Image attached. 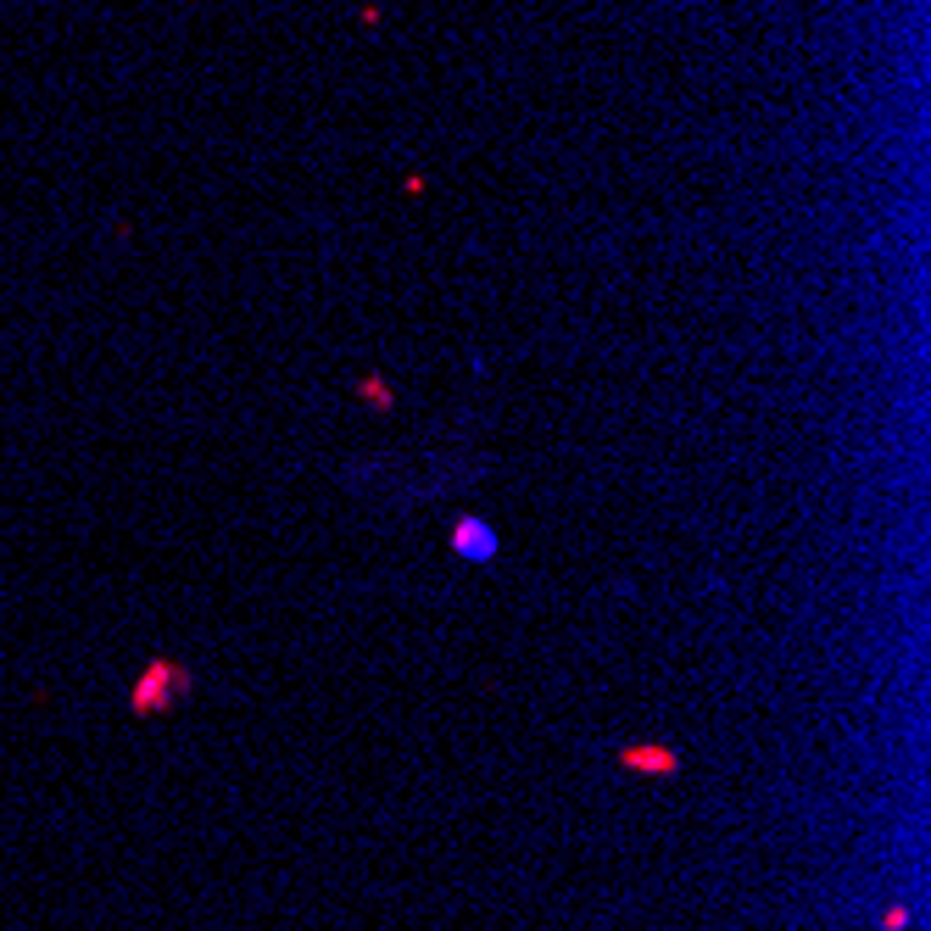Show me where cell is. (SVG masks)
<instances>
[{"instance_id":"1","label":"cell","mask_w":931,"mask_h":931,"mask_svg":"<svg viewBox=\"0 0 931 931\" xmlns=\"http://www.w3.org/2000/svg\"><path fill=\"white\" fill-rule=\"evenodd\" d=\"M179 692H191V669H173V664H157L140 687H135V709L140 714H157L168 703H179Z\"/></svg>"},{"instance_id":"2","label":"cell","mask_w":931,"mask_h":931,"mask_svg":"<svg viewBox=\"0 0 931 931\" xmlns=\"http://www.w3.org/2000/svg\"><path fill=\"white\" fill-rule=\"evenodd\" d=\"M452 547L469 558V564H491V558H496V530L480 525V519H463V525L452 530Z\"/></svg>"},{"instance_id":"3","label":"cell","mask_w":931,"mask_h":931,"mask_svg":"<svg viewBox=\"0 0 931 931\" xmlns=\"http://www.w3.org/2000/svg\"><path fill=\"white\" fill-rule=\"evenodd\" d=\"M619 765H625V770H642V775H669L680 759H675L669 748H653V742H647V748H625V754H619Z\"/></svg>"}]
</instances>
